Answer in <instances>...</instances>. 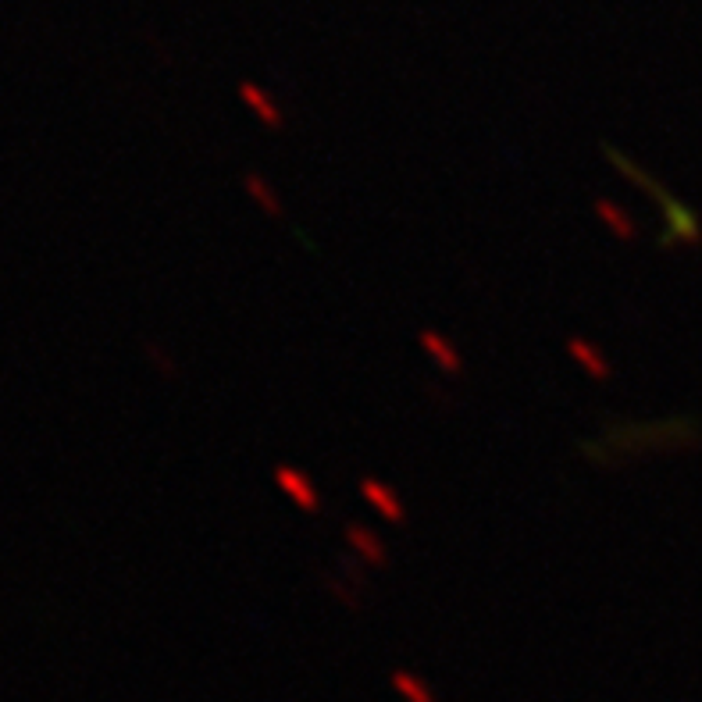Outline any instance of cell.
I'll return each mask as SVG.
<instances>
[{"label":"cell","mask_w":702,"mask_h":702,"mask_svg":"<svg viewBox=\"0 0 702 702\" xmlns=\"http://www.w3.org/2000/svg\"><path fill=\"white\" fill-rule=\"evenodd\" d=\"M275 485L304 510V514H322V492H318V485L311 481V474L307 471H300V467H289V464H282V467H275Z\"/></svg>","instance_id":"obj_1"},{"label":"cell","mask_w":702,"mask_h":702,"mask_svg":"<svg viewBox=\"0 0 702 702\" xmlns=\"http://www.w3.org/2000/svg\"><path fill=\"white\" fill-rule=\"evenodd\" d=\"M360 496L371 510H378L385 517V524H403L406 521V510H403V499L396 496L392 485L378 481V478H360Z\"/></svg>","instance_id":"obj_2"},{"label":"cell","mask_w":702,"mask_h":702,"mask_svg":"<svg viewBox=\"0 0 702 702\" xmlns=\"http://www.w3.org/2000/svg\"><path fill=\"white\" fill-rule=\"evenodd\" d=\"M567 353H571V360L592 378V381H606L610 374H614V364H610V356L599 350L592 339H585V336H574V339H567Z\"/></svg>","instance_id":"obj_3"},{"label":"cell","mask_w":702,"mask_h":702,"mask_svg":"<svg viewBox=\"0 0 702 702\" xmlns=\"http://www.w3.org/2000/svg\"><path fill=\"white\" fill-rule=\"evenodd\" d=\"M421 350L431 356V364L439 367V371H446V374H460L464 371V356L460 350L449 343V336H442L439 329H424L421 332Z\"/></svg>","instance_id":"obj_4"},{"label":"cell","mask_w":702,"mask_h":702,"mask_svg":"<svg viewBox=\"0 0 702 702\" xmlns=\"http://www.w3.org/2000/svg\"><path fill=\"white\" fill-rule=\"evenodd\" d=\"M347 542H350L353 553H356L367 567H385V564H389V549H385V542H381L371 528H364V524H347Z\"/></svg>","instance_id":"obj_5"},{"label":"cell","mask_w":702,"mask_h":702,"mask_svg":"<svg viewBox=\"0 0 702 702\" xmlns=\"http://www.w3.org/2000/svg\"><path fill=\"white\" fill-rule=\"evenodd\" d=\"M239 96L247 100V107H250V111H254V114H257V118H261L268 129H282V125H286V118H282L279 104H275V100H272V96H268V93H264L257 82L243 79V82H239Z\"/></svg>","instance_id":"obj_6"},{"label":"cell","mask_w":702,"mask_h":702,"mask_svg":"<svg viewBox=\"0 0 702 702\" xmlns=\"http://www.w3.org/2000/svg\"><path fill=\"white\" fill-rule=\"evenodd\" d=\"M592 211H596V218L621 239V243H631L635 236H639V225H635V218L621 207V204H614V200H596L592 204Z\"/></svg>","instance_id":"obj_7"},{"label":"cell","mask_w":702,"mask_h":702,"mask_svg":"<svg viewBox=\"0 0 702 702\" xmlns=\"http://www.w3.org/2000/svg\"><path fill=\"white\" fill-rule=\"evenodd\" d=\"M392 689L403 696V702H439L435 699V689L421 674H414V671H396L392 674Z\"/></svg>","instance_id":"obj_8"},{"label":"cell","mask_w":702,"mask_h":702,"mask_svg":"<svg viewBox=\"0 0 702 702\" xmlns=\"http://www.w3.org/2000/svg\"><path fill=\"white\" fill-rule=\"evenodd\" d=\"M243 186H247V193L257 200V207H261L264 214H272V218H282V200H279V193L268 186V179H264V175L250 171V175L243 179Z\"/></svg>","instance_id":"obj_9"}]
</instances>
